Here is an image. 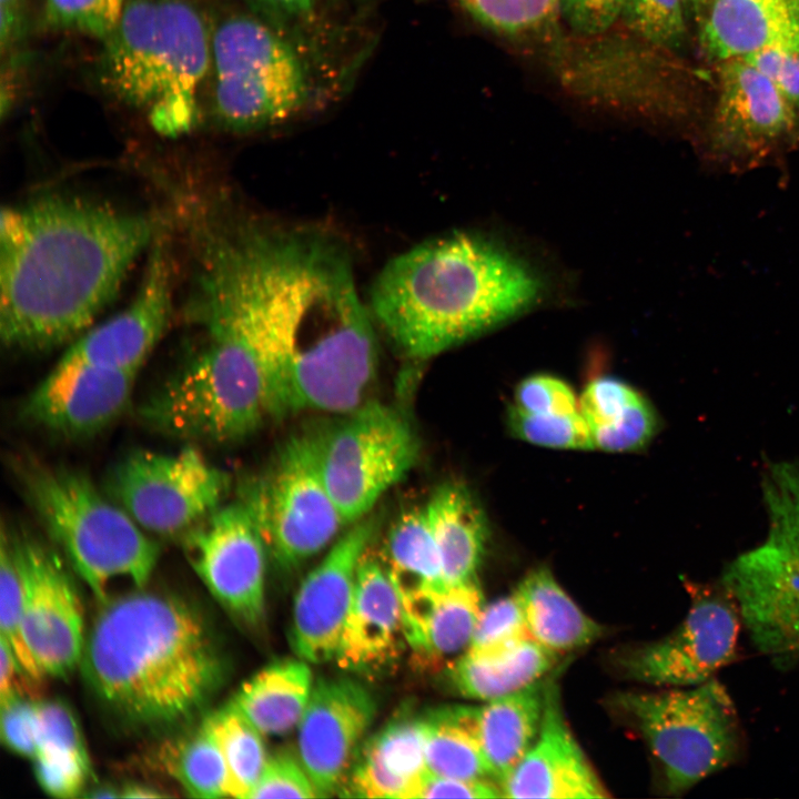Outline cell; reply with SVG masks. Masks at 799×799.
Wrapping results in <instances>:
<instances>
[{
  "label": "cell",
  "mask_w": 799,
  "mask_h": 799,
  "mask_svg": "<svg viewBox=\"0 0 799 799\" xmlns=\"http://www.w3.org/2000/svg\"><path fill=\"white\" fill-rule=\"evenodd\" d=\"M159 230L151 214L82 195L47 193L3 208V346L39 353L82 335Z\"/></svg>",
  "instance_id": "6da1fadb"
},
{
  "label": "cell",
  "mask_w": 799,
  "mask_h": 799,
  "mask_svg": "<svg viewBox=\"0 0 799 799\" xmlns=\"http://www.w3.org/2000/svg\"><path fill=\"white\" fill-rule=\"evenodd\" d=\"M80 666L98 699L142 728L191 719L225 675L202 613L180 597L143 588L100 604Z\"/></svg>",
  "instance_id": "7a4b0ae2"
},
{
  "label": "cell",
  "mask_w": 799,
  "mask_h": 799,
  "mask_svg": "<svg viewBox=\"0 0 799 799\" xmlns=\"http://www.w3.org/2000/svg\"><path fill=\"white\" fill-rule=\"evenodd\" d=\"M543 290L538 274L496 241L455 232L392 257L367 305L402 353L426 360L530 310Z\"/></svg>",
  "instance_id": "3957f363"
},
{
  "label": "cell",
  "mask_w": 799,
  "mask_h": 799,
  "mask_svg": "<svg viewBox=\"0 0 799 799\" xmlns=\"http://www.w3.org/2000/svg\"><path fill=\"white\" fill-rule=\"evenodd\" d=\"M212 20L198 0H127L101 42L99 87L168 136L196 124L211 69Z\"/></svg>",
  "instance_id": "277c9868"
},
{
  "label": "cell",
  "mask_w": 799,
  "mask_h": 799,
  "mask_svg": "<svg viewBox=\"0 0 799 799\" xmlns=\"http://www.w3.org/2000/svg\"><path fill=\"white\" fill-rule=\"evenodd\" d=\"M14 471L27 504L99 604L115 579L148 584L159 544L87 474L29 458Z\"/></svg>",
  "instance_id": "5b68a950"
},
{
  "label": "cell",
  "mask_w": 799,
  "mask_h": 799,
  "mask_svg": "<svg viewBox=\"0 0 799 799\" xmlns=\"http://www.w3.org/2000/svg\"><path fill=\"white\" fill-rule=\"evenodd\" d=\"M768 534L728 564L721 578L756 648L799 657V465L772 464L762 481Z\"/></svg>",
  "instance_id": "8992f818"
},
{
  "label": "cell",
  "mask_w": 799,
  "mask_h": 799,
  "mask_svg": "<svg viewBox=\"0 0 799 799\" xmlns=\"http://www.w3.org/2000/svg\"><path fill=\"white\" fill-rule=\"evenodd\" d=\"M614 702L641 734L672 795L690 789L737 755V712L715 679L689 689L621 692Z\"/></svg>",
  "instance_id": "52a82bcc"
},
{
  "label": "cell",
  "mask_w": 799,
  "mask_h": 799,
  "mask_svg": "<svg viewBox=\"0 0 799 799\" xmlns=\"http://www.w3.org/2000/svg\"><path fill=\"white\" fill-rule=\"evenodd\" d=\"M241 498L257 522L269 555L283 569L331 546L346 525L323 481L315 435L289 441L270 468L245 485Z\"/></svg>",
  "instance_id": "ba28073f"
},
{
  "label": "cell",
  "mask_w": 799,
  "mask_h": 799,
  "mask_svg": "<svg viewBox=\"0 0 799 799\" xmlns=\"http://www.w3.org/2000/svg\"><path fill=\"white\" fill-rule=\"evenodd\" d=\"M315 437L323 481L347 526L365 517L419 454L409 421L377 402H365Z\"/></svg>",
  "instance_id": "9c48e42d"
},
{
  "label": "cell",
  "mask_w": 799,
  "mask_h": 799,
  "mask_svg": "<svg viewBox=\"0 0 799 799\" xmlns=\"http://www.w3.org/2000/svg\"><path fill=\"white\" fill-rule=\"evenodd\" d=\"M227 475L195 446L135 449L109 472L105 493L146 533L182 537L223 503Z\"/></svg>",
  "instance_id": "30bf717a"
},
{
  "label": "cell",
  "mask_w": 799,
  "mask_h": 799,
  "mask_svg": "<svg viewBox=\"0 0 799 799\" xmlns=\"http://www.w3.org/2000/svg\"><path fill=\"white\" fill-rule=\"evenodd\" d=\"M181 542L218 603L243 626L259 629L265 620L269 552L249 505L242 498L223 503Z\"/></svg>",
  "instance_id": "8fae6325"
},
{
  "label": "cell",
  "mask_w": 799,
  "mask_h": 799,
  "mask_svg": "<svg viewBox=\"0 0 799 799\" xmlns=\"http://www.w3.org/2000/svg\"><path fill=\"white\" fill-rule=\"evenodd\" d=\"M22 593L26 641L45 675L65 678L80 665L84 611L59 554L28 532H9Z\"/></svg>",
  "instance_id": "7c38bea8"
},
{
  "label": "cell",
  "mask_w": 799,
  "mask_h": 799,
  "mask_svg": "<svg viewBox=\"0 0 799 799\" xmlns=\"http://www.w3.org/2000/svg\"><path fill=\"white\" fill-rule=\"evenodd\" d=\"M719 93L708 150L722 162L751 165L799 141V112L745 59L719 62Z\"/></svg>",
  "instance_id": "4fadbf2b"
},
{
  "label": "cell",
  "mask_w": 799,
  "mask_h": 799,
  "mask_svg": "<svg viewBox=\"0 0 799 799\" xmlns=\"http://www.w3.org/2000/svg\"><path fill=\"white\" fill-rule=\"evenodd\" d=\"M738 615L726 593H694L687 616L676 630L623 655L621 670L630 679L655 686L700 685L734 657Z\"/></svg>",
  "instance_id": "5bb4252c"
},
{
  "label": "cell",
  "mask_w": 799,
  "mask_h": 799,
  "mask_svg": "<svg viewBox=\"0 0 799 799\" xmlns=\"http://www.w3.org/2000/svg\"><path fill=\"white\" fill-rule=\"evenodd\" d=\"M132 302L118 315L80 335L60 358L138 373L169 327L176 265L171 237L160 229Z\"/></svg>",
  "instance_id": "9a60e30c"
},
{
  "label": "cell",
  "mask_w": 799,
  "mask_h": 799,
  "mask_svg": "<svg viewBox=\"0 0 799 799\" xmlns=\"http://www.w3.org/2000/svg\"><path fill=\"white\" fill-rule=\"evenodd\" d=\"M371 517L348 525L302 580L294 598L290 643L307 663L335 659L353 599L357 568L376 533Z\"/></svg>",
  "instance_id": "2e32d148"
},
{
  "label": "cell",
  "mask_w": 799,
  "mask_h": 799,
  "mask_svg": "<svg viewBox=\"0 0 799 799\" xmlns=\"http://www.w3.org/2000/svg\"><path fill=\"white\" fill-rule=\"evenodd\" d=\"M376 709L372 692L353 678L314 682L296 727V754L318 797L340 793Z\"/></svg>",
  "instance_id": "e0dca14e"
},
{
  "label": "cell",
  "mask_w": 799,
  "mask_h": 799,
  "mask_svg": "<svg viewBox=\"0 0 799 799\" xmlns=\"http://www.w3.org/2000/svg\"><path fill=\"white\" fill-rule=\"evenodd\" d=\"M138 373L60 360L27 395L24 422L65 439L100 434L129 408Z\"/></svg>",
  "instance_id": "ac0fdd59"
},
{
  "label": "cell",
  "mask_w": 799,
  "mask_h": 799,
  "mask_svg": "<svg viewBox=\"0 0 799 799\" xmlns=\"http://www.w3.org/2000/svg\"><path fill=\"white\" fill-rule=\"evenodd\" d=\"M506 798L595 799L609 797L565 719L557 684L547 679L538 735L500 783Z\"/></svg>",
  "instance_id": "d6986e66"
},
{
  "label": "cell",
  "mask_w": 799,
  "mask_h": 799,
  "mask_svg": "<svg viewBox=\"0 0 799 799\" xmlns=\"http://www.w3.org/2000/svg\"><path fill=\"white\" fill-rule=\"evenodd\" d=\"M406 646L401 597L384 560L368 548L335 660L344 670L372 675L393 665Z\"/></svg>",
  "instance_id": "ffe728a7"
},
{
  "label": "cell",
  "mask_w": 799,
  "mask_h": 799,
  "mask_svg": "<svg viewBox=\"0 0 799 799\" xmlns=\"http://www.w3.org/2000/svg\"><path fill=\"white\" fill-rule=\"evenodd\" d=\"M404 630L417 669L436 671L469 646L484 608L477 580L401 598Z\"/></svg>",
  "instance_id": "44dd1931"
},
{
  "label": "cell",
  "mask_w": 799,
  "mask_h": 799,
  "mask_svg": "<svg viewBox=\"0 0 799 799\" xmlns=\"http://www.w3.org/2000/svg\"><path fill=\"white\" fill-rule=\"evenodd\" d=\"M208 83L213 118L236 132L281 123L297 113L309 97L305 69L211 71Z\"/></svg>",
  "instance_id": "7402d4cb"
},
{
  "label": "cell",
  "mask_w": 799,
  "mask_h": 799,
  "mask_svg": "<svg viewBox=\"0 0 799 799\" xmlns=\"http://www.w3.org/2000/svg\"><path fill=\"white\" fill-rule=\"evenodd\" d=\"M700 40L717 62L799 50V0H709Z\"/></svg>",
  "instance_id": "603a6c76"
},
{
  "label": "cell",
  "mask_w": 799,
  "mask_h": 799,
  "mask_svg": "<svg viewBox=\"0 0 799 799\" xmlns=\"http://www.w3.org/2000/svg\"><path fill=\"white\" fill-rule=\"evenodd\" d=\"M427 771L423 718L402 712L363 742L338 795L418 798Z\"/></svg>",
  "instance_id": "cb8c5ba5"
},
{
  "label": "cell",
  "mask_w": 799,
  "mask_h": 799,
  "mask_svg": "<svg viewBox=\"0 0 799 799\" xmlns=\"http://www.w3.org/2000/svg\"><path fill=\"white\" fill-rule=\"evenodd\" d=\"M546 680L485 701L456 706L500 785L534 744L542 722Z\"/></svg>",
  "instance_id": "d4e9b609"
},
{
  "label": "cell",
  "mask_w": 799,
  "mask_h": 799,
  "mask_svg": "<svg viewBox=\"0 0 799 799\" xmlns=\"http://www.w3.org/2000/svg\"><path fill=\"white\" fill-rule=\"evenodd\" d=\"M425 516L441 557L447 585L476 579L488 538L486 515L469 488L458 482L438 486L426 505Z\"/></svg>",
  "instance_id": "484cf974"
},
{
  "label": "cell",
  "mask_w": 799,
  "mask_h": 799,
  "mask_svg": "<svg viewBox=\"0 0 799 799\" xmlns=\"http://www.w3.org/2000/svg\"><path fill=\"white\" fill-rule=\"evenodd\" d=\"M558 656L526 638L494 651L466 650L446 667V675L458 695L487 701L540 681Z\"/></svg>",
  "instance_id": "4316f807"
},
{
  "label": "cell",
  "mask_w": 799,
  "mask_h": 799,
  "mask_svg": "<svg viewBox=\"0 0 799 799\" xmlns=\"http://www.w3.org/2000/svg\"><path fill=\"white\" fill-rule=\"evenodd\" d=\"M301 658L274 660L240 687L231 704L263 735L296 728L314 686L311 668Z\"/></svg>",
  "instance_id": "83f0119b"
},
{
  "label": "cell",
  "mask_w": 799,
  "mask_h": 799,
  "mask_svg": "<svg viewBox=\"0 0 799 799\" xmlns=\"http://www.w3.org/2000/svg\"><path fill=\"white\" fill-rule=\"evenodd\" d=\"M514 595L532 639L557 655L603 635L604 628L576 605L547 568L528 573Z\"/></svg>",
  "instance_id": "f1b7e54d"
},
{
  "label": "cell",
  "mask_w": 799,
  "mask_h": 799,
  "mask_svg": "<svg viewBox=\"0 0 799 799\" xmlns=\"http://www.w3.org/2000/svg\"><path fill=\"white\" fill-rule=\"evenodd\" d=\"M382 559L401 598L447 586L424 507L408 509L394 522Z\"/></svg>",
  "instance_id": "f546056e"
},
{
  "label": "cell",
  "mask_w": 799,
  "mask_h": 799,
  "mask_svg": "<svg viewBox=\"0 0 799 799\" xmlns=\"http://www.w3.org/2000/svg\"><path fill=\"white\" fill-rule=\"evenodd\" d=\"M422 718L426 766L431 773L497 782L476 738L461 720L455 706L435 709Z\"/></svg>",
  "instance_id": "4dcf8cb0"
},
{
  "label": "cell",
  "mask_w": 799,
  "mask_h": 799,
  "mask_svg": "<svg viewBox=\"0 0 799 799\" xmlns=\"http://www.w3.org/2000/svg\"><path fill=\"white\" fill-rule=\"evenodd\" d=\"M202 724L223 756L227 797L250 798L269 758L263 735L231 702L208 715Z\"/></svg>",
  "instance_id": "1f68e13d"
},
{
  "label": "cell",
  "mask_w": 799,
  "mask_h": 799,
  "mask_svg": "<svg viewBox=\"0 0 799 799\" xmlns=\"http://www.w3.org/2000/svg\"><path fill=\"white\" fill-rule=\"evenodd\" d=\"M162 768L191 797H227V772L215 740L201 725L179 738L164 742L158 752Z\"/></svg>",
  "instance_id": "d6a6232c"
},
{
  "label": "cell",
  "mask_w": 799,
  "mask_h": 799,
  "mask_svg": "<svg viewBox=\"0 0 799 799\" xmlns=\"http://www.w3.org/2000/svg\"><path fill=\"white\" fill-rule=\"evenodd\" d=\"M0 630L24 672L43 685L45 674L26 641L22 618V593L9 533L1 528L0 543Z\"/></svg>",
  "instance_id": "836d02e7"
},
{
  "label": "cell",
  "mask_w": 799,
  "mask_h": 799,
  "mask_svg": "<svg viewBox=\"0 0 799 799\" xmlns=\"http://www.w3.org/2000/svg\"><path fill=\"white\" fill-rule=\"evenodd\" d=\"M127 0H43L39 27L102 42L117 27Z\"/></svg>",
  "instance_id": "e575fe53"
},
{
  "label": "cell",
  "mask_w": 799,
  "mask_h": 799,
  "mask_svg": "<svg viewBox=\"0 0 799 799\" xmlns=\"http://www.w3.org/2000/svg\"><path fill=\"white\" fill-rule=\"evenodd\" d=\"M507 425L516 437L540 446L594 449L589 425L580 411L568 414H535L516 405L507 409Z\"/></svg>",
  "instance_id": "d590c367"
},
{
  "label": "cell",
  "mask_w": 799,
  "mask_h": 799,
  "mask_svg": "<svg viewBox=\"0 0 799 799\" xmlns=\"http://www.w3.org/2000/svg\"><path fill=\"white\" fill-rule=\"evenodd\" d=\"M37 756L91 767L77 718L62 701L37 700Z\"/></svg>",
  "instance_id": "8d00e7d4"
},
{
  "label": "cell",
  "mask_w": 799,
  "mask_h": 799,
  "mask_svg": "<svg viewBox=\"0 0 799 799\" xmlns=\"http://www.w3.org/2000/svg\"><path fill=\"white\" fill-rule=\"evenodd\" d=\"M481 23L517 34L543 27L558 8L557 0H458Z\"/></svg>",
  "instance_id": "74e56055"
},
{
  "label": "cell",
  "mask_w": 799,
  "mask_h": 799,
  "mask_svg": "<svg viewBox=\"0 0 799 799\" xmlns=\"http://www.w3.org/2000/svg\"><path fill=\"white\" fill-rule=\"evenodd\" d=\"M621 16L648 42L678 47L686 34L684 0H625Z\"/></svg>",
  "instance_id": "f35d334b"
},
{
  "label": "cell",
  "mask_w": 799,
  "mask_h": 799,
  "mask_svg": "<svg viewBox=\"0 0 799 799\" xmlns=\"http://www.w3.org/2000/svg\"><path fill=\"white\" fill-rule=\"evenodd\" d=\"M532 638L516 596L502 597L484 606L467 650L494 651Z\"/></svg>",
  "instance_id": "ab89813d"
},
{
  "label": "cell",
  "mask_w": 799,
  "mask_h": 799,
  "mask_svg": "<svg viewBox=\"0 0 799 799\" xmlns=\"http://www.w3.org/2000/svg\"><path fill=\"white\" fill-rule=\"evenodd\" d=\"M595 448L606 452H631L641 448L655 435L654 409L641 396L610 423L589 426Z\"/></svg>",
  "instance_id": "60d3db41"
},
{
  "label": "cell",
  "mask_w": 799,
  "mask_h": 799,
  "mask_svg": "<svg viewBox=\"0 0 799 799\" xmlns=\"http://www.w3.org/2000/svg\"><path fill=\"white\" fill-rule=\"evenodd\" d=\"M297 755L283 750L269 756L250 798H317Z\"/></svg>",
  "instance_id": "b9f144b4"
},
{
  "label": "cell",
  "mask_w": 799,
  "mask_h": 799,
  "mask_svg": "<svg viewBox=\"0 0 799 799\" xmlns=\"http://www.w3.org/2000/svg\"><path fill=\"white\" fill-rule=\"evenodd\" d=\"M518 408L535 414H568L579 411L575 393L562 380L549 375H533L515 390Z\"/></svg>",
  "instance_id": "7bdbcfd3"
},
{
  "label": "cell",
  "mask_w": 799,
  "mask_h": 799,
  "mask_svg": "<svg viewBox=\"0 0 799 799\" xmlns=\"http://www.w3.org/2000/svg\"><path fill=\"white\" fill-rule=\"evenodd\" d=\"M641 395L614 377H598L584 390L579 411L588 425L607 424L621 415Z\"/></svg>",
  "instance_id": "ee69618b"
},
{
  "label": "cell",
  "mask_w": 799,
  "mask_h": 799,
  "mask_svg": "<svg viewBox=\"0 0 799 799\" xmlns=\"http://www.w3.org/2000/svg\"><path fill=\"white\" fill-rule=\"evenodd\" d=\"M1 740L12 752L33 758L37 751V700L18 697L1 704Z\"/></svg>",
  "instance_id": "f6af8a7d"
},
{
  "label": "cell",
  "mask_w": 799,
  "mask_h": 799,
  "mask_svg": "<svg viewBox=\"0 0 799 799\" xmlns=\"http://www.w3.org/2000/svg\"><path fill=\"white\" fill-rule=\"evenodd\" d=\"M34 776L40 787L57 798L81 796L91 775V767L75 761L34 757Z\"/></svg>",
  "instance_id": "bcb514c9"
},
{
  "label": "cell",
  "mask_w": 799,
  "mask_h": 799,
  "mask_svg": "<svg viewBox=\"0 0 799 799\" xmlns=\"http://www.w3.org/2000/svg\"><path fill=\"white\" fill-rule=\"evenodd\" d=\"M569 27L581 34L606 31L620 16L625 0H557Z\"/></svg>",
  "instance_id": "7dc6e473"
},
{
  "label": "cell",
  "mask_w": 799,
  "mask_h": 799,
  "mask_svg": "<svg viewBox=\"0 0 799 799\" xmlns=\"http://www.w3.org/2000/svg\"><path fill=\"white\" fill-rule=\"evenodd\" d=\"M742 59L765 73L799 112V50H767Z\"/></svg>",
  "instance_id": "c3c4849f"
},
{
  "label": "cell",
  "mask_w": 799,
  "mask_h": 799,
  "mask_svg": "<svg viewBox=\"0 0 799 799\" xmlns=\"http://www.w3.org/2000/svg\"><path fill=\"white\" fill-rule=\"evenodd\" d=\"M504 797L499 783L495 781H472L448 778L427 771L418 798H500Z\"/></svg>",
  "instance_id": "681fc988"
},
{
  "label": "cell",
  "mask_w": 799,
  "mask_h": 799,
  "mask_svg": "<svg viewBox=\"0 0 799 799\" xmlns=\"http://www.w3.org/2000/svg\"><path fill=\"white\" fill-rule=\"evenodd\" d=\"M42 686L24 672L11 648L0 637V704L18 697L39 700Z\"/></svg>",
  "instance_id": "f907efd6"
},
{
  "label": "cell",
  "mask_w": 799,
  "mask_h": 799,
  "mask_svg": "<svg viewBox=\"0 0 799 799\" xmlns=\"http://www.w3.org/2000/svg\"><path fill=\"white\" fill-rule=\"evenodd\" d=\"M27 0H0V44L13 45L23 41L28 30Z\"/></svg>",
  "instance_id": "816d5d0a"
},
{
  "label": "cell",
  "mask_w": 799,
  "mask_h": 799,
  "mask_svg": "<svg viewBox=\"0 0 799 799\" xmlns=\"http://www.w3.org/2000/svg\"><path fill=\"white\" fill-rule=\"evenodd\" d=\"M270 13L284 18H309L314 11L315 0H254Z\"/></svg>",
  "instance_id": "f5cc1de1"
},
{
  "label": "cell",
  "mask_w": 799,
  "mask_h": 799,
  "mask_svg": "<svg viewBox=\"0 0 799 799\" xmlns=\"http://www.w3.org/2000/svg\"><path fill=\"white\" fill-rule=\"evenodd\" d=\"M119 797L124 798H162L168 797L158 789L144 785H128L119 789Z\"/></svg>",
  "instance_id": "db71d44e"
},
{
  "label": "cell",
  "mask_w": 799,
  "mask_h": 799,
  "mask_svg": "<svg viewBox=\"0 0 799 799\" xmlns=\"http://www.w3.org/2000/svg\"><path fill=\"white\" fill-rule=\"evenodd\" d=\"M709 0H689L698 13H702Z\"/></svg>",
  "instance_id": "11a10c76"
}]
</instances>
